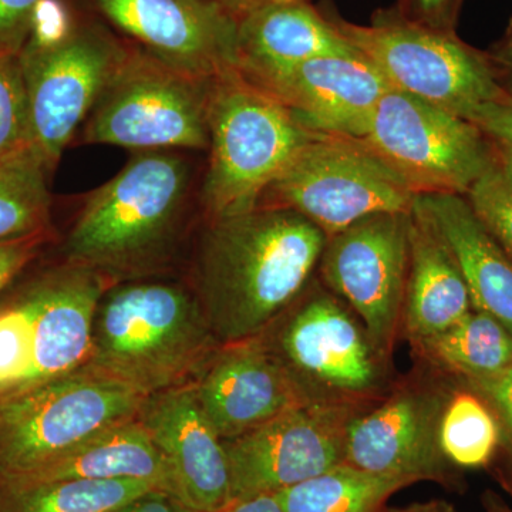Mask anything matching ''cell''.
<instances>
[{
    "mask_svg": "<svg viewBox=\"0 0 512 512\" xmlns=\"http://www.w3.org/2000/svg\"><path fill=\"white\" fill-rule=\"evenodd\" d=\"M197 261V295L220 345L262 335L308 288L326 237L286 208L207 221Z\"/></svg>",
    "mask_w": 512,
    "mask_h": 512,
    "instance_id": "obj_1",
    "label": "cell"
},
{
    "mask_svg": "<svg viewBox=\"0 0 512 512\" xmlns=\"http://www.w3.org/2000/svg\"><path fill=\"white\" fill-rule=\"evenodd\" d=\"M192 184L194 170L181 151H137L87 197L64 244L67 262L110 284L156 271L180 237Z\"/></svg>",
    "mask_w": 512,
    "mask_h": 512,
    "instance_id": "obj_2",
    "label": "cell"
},
{
    "mask_svg": "<svg viewBox=\"0 0 512 512\" xmlns=\"http://www.w3.org/2000/svg\"><path fill=\"white\" fill-rule=\"evenodd\" d=\"M218 346L195 293L170 282H119L97 305L84 370L147 397L197 376Z\"/></svg>",
    "mask_w": 512,
    "mask_h": 512,
    "instance_id": "obj_3",
    "label": "cell"
},
{
    "mask_svg": "<svg viewBox=\"0 0 512 512\" xmlns=\"http://www.w3.org/2000/svg\"><path fill=\"white\" fill-rule=\"evenodd\" d=\"M288 107L237 69L215 79L210 101V160L200 204L207 221L254 210L299 148L312 137Z\"/></svg>",
    "mask_w": 512,
    "mask_h": 512,
    "instance_id": "obj_4",
    "label": "cell"
},
{
    "mask_svg": "<svg viewBox=\"0 0 512 512\" xmlns=\"http://www.w3.org/2000/svg\"><path fill=\"white\" fill-rule=\"evenodd\" d=\"M110 285L67 262L0 306V402L84 369L97 305Z\"/></svg>",
    "mask_w": 512,
    "mask_h": 512,
    "instance_id": "obj_5",
    "label": "cell"
},
{
    "mask_svg": "<svg viewBox=\"0 0 512 512\" xmlns=\"http://www.w3.org/2000/svg\"><path fill=\"white\" fill-rule=\"evenodd\" d=\"M215 80H201L128 49L84 121L82 143L137 151H202L210 147Z\"/></svg>",
    "mask_w": 512,
    "mask_h": 512,
    "instance_id": "obj_6",
    "label": "cell"
},
{
    "mask_svg": "<svg viewBox=\"0 0 512 512\" xmlns=\"http://www.w3.org/2000/svg\"><path fill=\"white\" fill-rule=\"evenodd\" d=\"M311 402L372 406L389 392V363L338 296L313 288L262 333Z\"/></svg>",
    "mask_w": 512,
    "mask_h": 512,
    "instance_id": "obj_7",
    "label": "cell"
},
{
    "mask_svg": "<svg viewBox=\"0 0 512 512\" xmlns=\"http://www.w3.org/2000/svg\"><path fill=\"white\" fill-rule=\"evenodd\" d=\"M417 197L365 141L313 133L259 207L298 212L330 237L370 215L410 212Z\"/></svg>",
    "mask_w": 512,
    "mask_h": 512,
    "instance_id": "obj_8",
    "label": "cell"
},
{
    "mask_svg": "<svg viewBox=\"0 0 512 512\" xmlns=\"http://www.w3.org/2000/svg\"><path fill=\"white\" fill-rule=\"evenodd\" d=\"M143 402L84 369L0 402V481L28 476L97 431L134 419Z\"/></svg>",
    "mask_w": 512,
    "mask_h": 512,
    "instance_id": "obj_9",
    "label": "cell"
},
{
    "mask_svg": "<svg viewBox=\"0 0 512 512\" xmlns=\"http://www.w3.org/2000/svg\"><path fill=\"white\" fill-rule=\"evenodd\" d=\"M485 134L463 117L389 89L365 141L416 195H466L495 163Z\"/></svg>",
    "mask_w": 512,
    "mask_h": 512,
    "instance_id": "obj_10",
    "label": "cell"
},
{
    "mask_svg": "<svg viewBox=\"0 0 512 512\" xmlns=\"http://www.w3.org/2000/svg\"><path fill=\"white\" fill-rule=\"evenodd\" d=\"M407 268L409 212L370 215L330 235L318 266L323 284L355 313L389 365L402 332Z\"/></svg>",
    "mask_w": 512,
    "mask_h": 512,
    "instance_id": "obj_11",
    "label": "cell"
},
{
    "mask_svg": "<svg viewBox=\"0 0 512 512\" xmlns=\"http://www.w3.org/2000/svg\"><path fill=\"white\" fill-rule=\"evenodd\" d=\"M335 26L390 89L458 117L468 120L478 107L508 96L488 64L450 37L400 23Z\"/></svg>",
    "mask_w": 512,
    "mask_h": 512,
    "instance_id": "obj_12",
    "label": "cell"
},
{
    "mask_svg": "<svg viewBox=\"0 0 512 512\" xmlns=\"http://www.w3.org/2000/svg\"><path fill=\"white\" fill-rule=\"evenodd\" d=\"M367 407L305 403L225 440L231 503L279 493L345 463L350 423Z\"/></svg>",
    "mask_w": 512,
    "mask_h": 512,
    "instance_id": "obj_13",
    "label": "cell"
},
{
    "mask_svg": "<svg viewBox=\"0 0 512 512\" xmlns=\"http://www.w3.org/2000/svg\"><path fill=\"white\" fill-rule=\"evenodd\" d=\"M127 52L99 26H74L55 45H23L19 57L33 140L50 170L89 117Z\"/></svg>",
    "mask_w": 512,
    "mask_h": 512,
    "instance_id": "obj_14",
    "label": "cell"
},
{
    "mask_svg": "<svg viewBox=\"0 0 512 512\" xmlns=\"http://www.w3.org/2000/svg\"><path fill=\"white\" fill-rule=\"evenodd\" d=\"M448 393V384L431 369L394 384L350 423L345 464L413 484L456 483V467L444 457L439 440Z\"/></svg>",
    "mask_w": 512,
    "mask_h": 512,
    "instance_id": "obj_15",
    "label": "cell"
},
{
    "mask_svg": "<svg viewBox=\"0 0 512 512\" xmlns=\"http://www.w3.org/2000/svg\"><path fill=\"white\" fill-rule=\"evenodd\" d=\"M111 25L178 72L215 80L237 69L238 20L214 0H94Z\"/></svg>",
    "mask_w": 512,
    "mask_h": 512,
    "instance_id": "obj_16",
    "label": "cell"
},
{
    "mask_svg": "<svg viewBox=\"0 0 512 512\" xmlns=\"http://www.w3.org/2000/svg\"><path fill=\"white\" fill-rule=\"evenodd\" d=\"M137 419L167 464L171 497L197 512L231 504L224 441L202 412L194 382L144 397Z\"/></svg>",
    "mask_w": 512,
    "mask_h": 512,
    "instance_id": "obj_17",
    "label": "cell"
},
{
    "mask_svg": "<svg viewBox=\"0 0 512 512\" xmlns=\"http://www.w3.org/2000/svg\"><path fill=\"white\" fill-rule=\"evenodd\" d=\"M194 386L202 412L222 441L311 403L262 335L218 346Z\"/></svg>",
    "mask_w": 512,
    "mask_h": 512,
    "instance_id": "obj_18",
    "label": "cell"
},
{
    "mask_svg": "<svg viewBox=\"0 0 512 512\" xmlns=\"http://www.w3.org/2000/svg\"><path fill=\"white\" fill-rule=\"evenodd\" d=\"M249 83L281 101L311 133L353 138L365 137L377 103L390 89L360 53L316 57Z\"/></svg>",
    "mask_w": 512,
    "mask_h": 512,
    "instance_id": "obj_19",
    "label": "cell"
},
{
    "mask_svg": "<svg viewBox=\"0 0 512 512\" xmlns=\"http://www.w3.org/2000/svg\"><path fill=\"white\" fill-rule=\"evenodd\" d=\"M237 53L238 72L255 82L316 57L359 52L308 6L262 2L238 19Z\"/></svg>",
    "mask_w": 512,
    "mask_h": 512,
    "instance_id": "obj_20",
    "label": "cell"
},
{
    "mask_svg": "<svg viewBox=\"0 0 512 512\" xmlns=\"http://www.w3.org/2000/svg\"><path fill=\"white\" fill-rule=\"evenodd\" d=\"M473 311L470 292L419 201L409 212V268L402 332L410 345L440 335Z\"/></svg>",
    "mask_w": 512,
    "mask_h": 512,
    "instance_id": "obj_21",
    "label": "cell"
},
{
    "mask_svg": "<svg viewBox=\"0 0 512 512\" xmlns=\"http://www.w3.org/2000/svg\"><path fill=\"white\" fill-rule=\"evenodd\" d=\"M463 275L473 309L503 323L512 335V261L478 220L464 195H419Z\"/></svg>",
    "mask_w": 512,
    "mask_h": 512,
    "instance_id": "obj_22",
    "label": "cell"
},
{
    "mask_svg": "<svg viewBox=\"0 0 512 512\" xmlns=\"http://www.w3.org/2000/svg\"><path fill=\"white\" fill-rule=\"evenodd\" d=\"M56 480L146 481L170 494L167 464L137 417L97 431L46 466L8 481Z\"/></svg>",
    "mask_w": 512,
    "mask_h": 512,
    "instance_id": "obj_23",
    "label": "cell"
},
{
    "mask_svg": "<svg viewBox=\"0 0 512 512\" xmlns=\"http://www.w3.org/2000/svg\"><path fill=\"white\" fill-rule=\"evenodd\" d=\"M414 353L440 375L490 379L512 366V335L488 313L470 311L440 335L413 345Z\"/></svg>",
    "mask_w": 512,
    "mask_h": 512,
    "instance_id": "obj_24",
    "label": "cell"
},
{
    "mask_svg": "<svg viewBox=\"0 0 512 512\" xmlns=\"http://www.w3.org/2000/svg\"><path fill=\"white\" fill-rule=\"evenodd\" d=\"M153 491L136 480L3 481L0 512H110Z\"/></svg>",
    "mask_w": 512,
    "mask_h": 512,
    "instance_id": "obj_25",
    "label": "cell"
},
{
    "mask_svg": "<svg viewBox=\"0 0 512 512\" xmlns=\"http://www.w3.org/2000/svg\"><path fill=\"white\" fill-rule=\"evenodd\" d=\"M412 484L343 463L274 495L284 512H380L390 497Z\"/></svg>",
    "mask_w": 512,
    "mask_h": 512,
    "instance_id": "obj_26",
    "label": "cell"
},
{
    "mask_svg": "<svg viewBox=\"0 0 512 512\" xmlns=\"http://www.w3.org/2000/svg\"><path fill=\"white\" fill-rule=\"evenodd\" d=\"M49 170L36 148L0 160V244L46 235L52 207Z\"/></svg>",
    "mask_w": 512,
    "mask_h": 512,
    "instance_id": "obj_27",
    "label": "cell"
},
{
    "mask_svg": "<svg viewBox=\"0 0 512 512\" xmlns=\"http://www.w3.org/2000/svg\"><path fill=\"white\" fill-rule=\"evenodd\" d=\"M439 440L451 466L476 470L491 463L503 443V433L490 404L467 387L450 389L441 413Z\"/></svg>",
    "mask_w": 512,
    "mask_h": 512,
    "instance_id": "obj_28",
    "label": "cell"
},
{
    "mask_svg": "<svg viewBox=\"0 0 512 512\" xmlns=\"http://www.w3.org/2000/svg\"><path fill=\"white\" fill-rule=\"evenodd\" d=\"M19 53H0V160L36 148Z\"/></svg>",
    "mask_w": 512,
    "mask_h": 512,
    "instance_id": "obj_29",
    "label": "cell"
},
{
    "mask_svg": "<svg viewBox=\"0 0 512 512\" xmlns=\"http://www.w3.org/2000/svg\"><path fill=\"white\" fill-rule=\"evenodd\" d=\"M466 198L478 220L512 261V187L497 163L478 178Z\"/></svg>",
    "mask_w": 512,
    "mask_h": 512,
    "instance_id": "obj_30",
    "label": "cell"
},
{
    "mask_svg": "<svg viewBox=\"0 0 512 512\" xmlns=\"http://www.w3.org/2000/svg\"><path fill=\"white\" fill-rule=\"evenodd\" d=\"M464 384L480 394L497 416L512 470V366L490 379L467 380Z\"/></svg>",
    "mask_w": 512,
    "mask_h": 512,
    "instance_id": "obj_31",
    "label": "cell"
},
{
    "mask_svg": "<svg viewBox=\"0 0 512 512\" xmlns=\"http://www.w3.org/2000/svg\"><path fill=\"white\" fill-rule=\"evenodd\" d=\"M42 0H0V53H19Z\"/></svg>",
    "mask_w": 512,
    "mask_h": 512,
    "instance_id": "obj_32",
    "label": "cell"
},
{
    "mask_svg": "<svg viewBox=\"0 0 512 512\" xmlns=\"http://www.w3.org/2000/svg\"><path fill=\"white\" fill-rule=\"evenodd\" d=\"M74 25L69 10L60 0H42L33 12L26 43L49 46L70 35Z\"/></svg>",
    "mask_w": 512,
    "mask_h": 512,
    "instance_id": "obj_33",
    "label": "cell"
},
{
    "mask_svg": "<svg viewBox=\"0 0 512 512\" xmlns=\"http://www.w3.org/2000/svg\"><path fill=\"white\" fill-rule=\"evenodd\" d=\"M485 136L493 137L497 143L512 146V92L498 101H491L478 107L468 117Z\"/></svg>",
    "mask_w": 512,
    "mask_h": 512,
    "instance_id": "obj_34",
    "label": "cell"
},
{
    "mask_svg": "<svg viewBox=\"0 0 512 512\" xmlns=\"http://www.w3.org/2000/svg\"><path fill=\"white\" fill-rule=\"evenodd\" d=\"M46 235L0 244V293L35 258Z\"/></svg>",
    "mask_w": 512,
    "mask_h": 512,
    "instance_id": "obj_35",
    "label": "cell"
},
{
    "mask_svg": "<svg viewBox=\"0 0 512 512\" xmlns=\"http://www.w3.org/2000/svg\"><path fill=\"white\" fill-rule=\"evenodd\" d=\"M110 512H197L175 500L170 494L153 491V493L138 497L130 503L121 505Z\"/></svg>",
    "mask_w": 512,
    "mask_h": 512,
    "instance_id": "obj_36",
    "label": "cell"
},
{
    "mask_svg": "<svg viewBox=\"0 0 512 512\" xmlns=\"http://www.w3.org/2000/svg\"><path fill=\"white\" fill-rule=\"evenodd\" d=\"M220 512H284L274 494L258 495L248 500L235 501Z\"/></svg>",
    "mask_w": 512,
    "mask_h": 512,
    "instance_id": "obj_37",
    "label": "cell"
},
{
    "mask_svg": "<svg viewBox=\"0 0 512 512\" xmlns=\"http://www.w3.org/2000/svg\"><path fill=\"white\" fill-rule=\"evenodd\" d=\"M380 512H457L456 508L444 500H429L423 503H414L406 505V507H384Z\"/></svg>",
    "mask_w": 512,
    "mask_h": 512,
    "instance_id": "obj_38",
    "label": "cell"
},
{
    "mask_svg": "<svg viewBox=\"0 0 512 512\" xmlns=\"http://www.w3.org/2000/svg\"><path fill=\"white\" fill-rule=\"evenodd\" d=\"M215 3L227 10L228 13H231L235 19L241 18L245 13L249 12V10L254 9L255 6L261 5L262 2H266V0H214Z\"/></svg>",
    "mask_w": 512,
    "mask_h": 512,
    "instance_id": "obj_39",
    "label": "cell"
},
{
    "mask_svg": "<svg viewBox=\"0 0 512 512\" xmlns=\"http://www.w3.org/2000/svg\"><path fill=\"white\" fill-rule=\"evenodd\" d=\"M498 148L495 150V163L503 173L505 180L512 187V146L510 144L497 143Z\"/></svg>",
    "mask_w": 512,
    "mask_h": 512,
    "instance_id": "obj_40",
    "label": "cell"
},
{
    "mask_svg": "<svg viewBox=\"0 0 512 512\" xmlns=\"http://www.w3.org/2000/svg\"><path fill=\"white\" fill-rule=\"evenodd\" d=\"M484 507L491 508L494 512H512V508L508 507L503 500L493 493H487L484 497Z\"/></svg>",
    "mask_w": 512,
    "mask_h": 512,
    "instance_id": "obj_41",
    "label": "cell"
},
{
    "mask_svg": "<svg viewBox=\"0 0 512 512\" xmlns=\"http://www.w3.org/2000/svg\"><path fill=\"white\" fill-rule=\"evenodd\" d=\"M419 2L424 10H434L439 9L446 0H419Z\"/></svg>",
    "mask_w": 512,
    "mask_h": 512,
    "instance_id": "obj_42",
    "label": "cell"
},
{
    "mask_svg": "<svg viewBox=\"0 0 512 512\" xmlns=\"http://www.w3.org/2000/svg\"><path fill=\"white\" fill-rule=\"evenodd\" d=\"M508 69H510V77L512 80V49L510 55H508Z\"/></svg>",
    "mask_w": 512,
    "mask_h": 512,
    "instance_id": "obj_43",
    "label": "cell"
},
{
    "mask_svg": "<svg viewBox=\"0 0 512 512\" xmlns=\"http://www.w3.org/2000/svg\"><path fill=\"white\" fill-rule=\"evenodd\" d=\"M266 2L289 3V2H296V0H266Z\"/></svg>",
    "mask_w": 512,
    "mask_h": 512,
    "instance_id": "obj_44",
    "label": "cell"
},
{
    "mask_svg": "<svg viewBox=\"0 0 512 512\" xmlns=\"http://www.w3.org/2000/svg\"><path fill=\"white\" fill-rule=\"evenodd\" d=\"M485 508V512H494L493 510H491V508H488V507H484Z\"/></svg>",
    "mask_w": 512,
    "mask_h": 512,
    "instance_id": "obj_45",
    "label": "cell"
}]
</instances>
